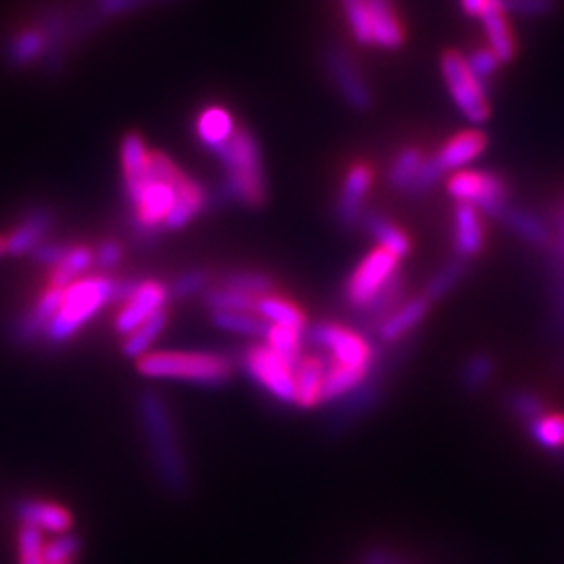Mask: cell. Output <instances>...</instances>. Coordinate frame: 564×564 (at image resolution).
I'll use <instances>...</instances> for the list:
<instances>
[{
    "mask_svg": "<svg viewBox=\"0 0 564 564\" xmlns=\"http://www.w3.org/2000/svg\"><path fill=\"white\" fill-rule=\"evenodd\" d=\"M487 147V137L481 130H464L452 137L444 147L433 155V162L442 174L460 172L464 165L479 160Z\"/></svg>",
    "mask_w": 564,
    "mask_h": 564,
    "instance_id": "obj_14",
    "label": "cell"
},
{
    "mask_svg": "<svg viewBox=\"0 0 564 564\" xmlns=\"http://www.w3.org/2000/svg\"><path fill=\"white\" fill-rule=\"evenodd\" d=\"M506 15L508 13L505 11L502 0H494L489 11L481 18L487 34V48L500 59V63H510L517 57V42Z\"/></svg>",
    "mask_w": 564,
    "mask_h": 564,
    "instance_id": "obj_24",
    "label": "cell"
},
{
    "mask_svg": "<svg viewBox=\"0 0 564 564\" xmlns=\"http://www.w3.org/2000/svg\"><path fill=\"white\" fill-rule=\"evenodd\" d=\"M454 253L460 260L477 258L485 247V228L481 212L473 205L456 203L454 209Z\"/></svg>",
    "mask_w": 564,
    "mask_h": 564,
    "instance_id": "obj_15",
    "label": "cell"
},
{
    "mask_svg": "<svg viewBox=\"0 0 564 564\" xmlns=\"http://www.w3.org/2000/svg\"><path fill=\"white\" fill-rule=\"evenodd\" d=\"M207 202H209V197L202 184L184 176V181L176 188V202H174V207H172L163 228L181 230L184 226H188L202 214Z\"/></svg>",
    "mask_w": 564,
    "mask_h": 564,
    "instance_id": "obj_25",
    "label": "cell"
},
{
    "mask_svg": "<svg viewBox=\"0 0 564 564\" xmlns=\"http://www.w3.org/2000/svg\"><path fill=\"white\" fill-rule=\"evenodd\" d=\"M498 220H502L514 235H519L523 241L531 242L533 247H545L552 241L550 228L540 216L512 203H508L498 214Z\"/></svg>",
    "mask_w": 564,
    "mask_h": 564,
    "instance_id": "obj_27",
    "label": "cell"
},
{
    "mask_svg": "<svg viewBox=\"0 0 564 564\" xmlns=\"http://www.w3.org/2000/svg\"><path fill=\"white\" fill-rule=\"evenodd\" d=\"M466 63H468L470 72H473L479 80L484 82L485 86H487V82L496 76L498 67L502 65L500 59H498L489 48H477V51H473V53L466 57Z\"/></svg>",
    "mask_w": 564,
    "mask_h": 564,
    "instance_id": "obj_45",
    "label": "cell"
},
{
    "mask_svg": "<svg viewBox=\"0 0 564 564\" xmlns=\"http://www.w3.org/2000/svg\"><path fill=\"white\" fill-rule=\"evenodd\" d=\"M224 284L232 286L237 291H242L247 295L262 297V295H268L272 291L274 279L265 272H258V270H239V272L228 274Z\"/></svg>",
    "mask_w": 564,
    "mask_h": 564,
    "instance_id": "obj_40",
    "label": "cell"
},
{
    "mask_svg": "<svg viewBox=\"0 0 564 564\" xmlns=\"http://www.w3.org/2000/svg\"><path fill=\"white\" fill-rule=\"evenodd\" d=\"M253 295H247L242 291H237L232 286H218V289H209L205 291V305L212 312H253L256 307Z\"/></svg>",
    "mask_w": 564,
    "mask_h": 564,
    "instance_id": "obj_36",
    "label": "cell"
},
{
    "mask_svg": "<svg viewBox=\"0 0 564 564\" xmlns=\"http://www.w3.org/2000/svg\"><path fill=\"white\" fill-rule=\"evenodd\" d=\"M170 323L167 318V312L162 310L158 312L155 316H151L147 323H142L134 333L126 335V341H123V356L128 358H137L141 360L142 356H147L151 351V347L155 345V341L162 337L165 326Z\"/></svg>",
    "mask_w": 564,
    "mask_h": 564,
    "instance_id": "obj_30",
    "label": "cell"
},
{
    "mask_svg": "<svg viewBox=\"0 0 564 564\" xmlns=\"http://www.w3.org/2000/svg\"><path fill=\"white\" fill-rule=\"evenodd\" d=\"M466 274H468V262L466 260L458 258L454 262L445 263L444 268L426 284L424 297L431 303L442 300L452 289H456L464 281Z\"/></svg>",
    "mask_w": 564,
    "mask_h": 564,
    "instance_id": "obj_37",
    "label": "cell"
},
{
    "mask_svg": "<svg viewBox=\"0 0 564 564\" xmlns=\"http://www.w3.org/2000/svg\"><path fill=\"white\" fill-rule=\"evenodd\" d=\"M195 130L203 147L218 155L224 147L232 141L239 128L228 109L214 105V107H205L199 113V118L195 121Z\"/></svg>",
    "mask_w": 564,
    "mask_h": 564,
    "instance_id": "obj_21",
    "label": "cell"
},
{
    "mask_svg": "<svg viewBox=\"0 0 564 564\" xmlns=\"http://www.w3.org/2000/svg\"><path fill=\"white\" fill-rule=\"evenodd\" d=\"M424 162H426V155L416 147L402 149L393 158V162L389 165V172H387V181L391 184V188L410 193V188L414 186V182L423 170Z\"/></svg>",
    "mask_w": 564,
    "mask_h": 564,
    "instance_id": "obj_29",
    "label": "cell"
},
{
    "mask_svg": "<svg viewBox=\"0 0 564 564\" xmlns=\"http://www.w3.org/2000/svg\"><path fill=\"white\" fill-rule=\"evenodd\" d=\"M151 172L153 178L132 199L137 228L147 235L165 226V220L176 202V188L186 176L176 163L160 151L151 153Z\"/></svg>",
    "mask_w": 564,
    "mask_h": 564,
    "instance_id": "obj_5",
    "label": "cell"
},
{
    "mask_svg": "<svg viewBox=\"0 0 564 564\" xmlns=\"http://www.w3.org/2000/svg\"><path fill=\"white\" fill-rule=\"evenodd\" d=\"M147 2H153V0H99L97 9H99V13H102V15H118V13H123V11L142 7Z\"/></svg>",
    "mask_w": 564,
    "mask_h": 564,
    "instance_id": "obj_48",
    "label": "cell"
},
{
    "mask_svg": "<svg viewBox=\"0 0 564 564\" xmlns=\"http://www.w3.org/2000/svg\"><path fill=\"white\" fill-rule=\"evenodd\" d=\"M69 249L72 247L65 245V242H42L32 251V256L41 265H53L55 268L57 263L63 262V258L67 256Z\"/></svg>",
    "mask_w": 564,
    "mask_h": 564,
    "instance_id": "obj_47",
    "label": "cell"
},
{
    "mask_svg": "<svg viewBox=\"0 0 564 564\" xmlns=\"http://www.w3.org/2000/svg\"><path fill=\"white\" fill-rule=\"evenodd\" d=\"M368 7L372 46L383 51H398L405 41V34L393 0H368Z\"/></svg>",
    "mask_w": 564,
    "mask_h": 564,
    "instance_id": "obj_17",
    "label": "cell"
},
{
    "mask_svg": "<svg viewBox=\"0 0 564 564\" xmlns=\"http://www.w3.org/2000/svg\"><path fill=\"white\" fill-rule=\"evenodd\" d=\"M242 368L276 402L295 403V366L282 360L272 347L265 343L247 347L242 354Z\"/></svg>",
    "mask_w": 564,
    "mask_h": 564,
    "instance_id": "obj_8",
    "label": "cell"
},
{
    "mask_svg": "<svg viewBox=\"0 0 564 564\" xmlns=\"http://www.w3.org/2000/svg\"><path fill=\"white\" fill-rule=\"evenodd\" d=\"M165 302H167V289L162 282H139L134 293L123 302V307L116 318V328L121 335L134 333L142 323H147L151 316L162 312Z\"/></svg>",
    "mask_w": 564,
    "mask_h": 564,
    "instance_id": "obj_13",
    "label": "cell"
},
{
    "mask_svg": "<svg viewBox=\"0 0 564 564\" xmlns=\"http://www.w3.org/2000/svg\"><path fill=\"white\" fill-rule=\"evenodd\" d=\"M491 4H494V0H460L464 13L468 18H479V20L489 11Z\"/></svg>",
    "mask_w": 564,
    "mask_h": 564,
    "instance_id": "obj_50",
    "label": "cell"
},
{
    "mask_svg": "<svg viewBox=\"0 0 564 564\" xmlns=\"http://www.w3.org/2000/svg\"><path fill=\"white\" fill-rule=\"evenodd\" d=\"M95 262V253L78 245V247H72L67 251V256L63 258V262L57 263L53 268V274H51V286H57V289H67L72 282L78 281L84 276V272H88V268Z\"/></svg>",
    "mask_w": 564,
    "mask_h": 564,
    "instance_id": "obj_33",
    "label": "cell"
},
{
    "mask_svg": "<svg viewBox=\"0 0 564 564\" xmlns=\"http://www.w3.org/2000/svg\"><path fill=\"white\" fill-rule=\"evenodd\" d=\"M2 253H7V245H4V239L0 237V256H2Z\"/></svg>",
    "mask_w": 564,
    "mask_h": 564,
    "instance_id": "obj_51",
    "label": "cell"
},
{
    "mask_svg": "<svg viewBox=\"0 0 564 564\" xmlns=\"http://www.w3.org/2000/svg\"><path fill=\"white\" fill-rule=\"evenodd\" d=\"M343 9V18L349 25V32L354 41L362 46H372L370 36V7L368 0H339Z\"/></svg>",
    "mask_w": 564,
    "mask_h": 564,
    "instance_id": "obj_38",
    "label": "cell"
},
{
    "mask_svg": "<svg viewBox=\"0 0 564 564\" xmlns=\"http://www.w3.org/2000/svg\"><path fill=\"white\" fill-rule=\"evenodd\" d=\"M253 314L260 316L263 323L281 324V326H291V328H305V312L300 305H295L279 295H262L256 300Z\"/></svg>",
    "mask_w": 564,
    "mask_h": 564,
    "instance_id": "obj_28",
    "label": "cell"
},
{
    "mask_svg": "<svg viewBox=\"0 0 564 564\" xmlns=\"http://www.w3.org/2000/svg\"><path fill=\"white\" fill-rule=\"evenodd\" d=\"M109 302H116V281L107 276H90L72 282L63 291V302L46 326L44 337L51 343L69 341Z\"/></svg>",
    "mask_w": 564,
    "mask_h": 564,
    "instance_id": "obj_4",
    "label": "cell"
},
{
    "mask_svg": "<svg viewBox=\"0 0 564 564\" xmlns=\"http://www.w3.org/2000/svg\"><path fill=\"white\" fill-rule=\"evenodd\" d=\"M53 223H55V218H53V212H51V209H44V207L34 209V212L28 214V216L18 224V228L4 239L7 253H11V256L32 253L39 245H42Z\"/></svg>",
    "mask_w": 564,
    "mask_h": 564,
    "instance_id": "obj_22",
    "label": "cell"
},
{
    "mask_svg": "<svg viewBox=\"0 0 564 564\" xmlns=\"http://www.w3.org/2000/svg\"><path fill=\"white\" fill-rule=\"evenodd\" d=\"M15 517L21 524L36 527L42 533L61 535L72 529V514L63 506L42 500H20L15 506Z\"/></svg>",
    "mask_w": 564,
    "mask_h": 564,
    "instance_id": "obj_20",
    "label": "cell"
},
{
    "mask_svg": "<svg viewBox=\"0 0 564 564\" xmlns=\"http://www.w3.org/2000/svg\"><path fill=\"white\" fill-rule=\"evenodd\" d=\"M212 323L226 333L245 337H263L268 323L249 312H212Z\"/></svg>",
    "mask_w": 564,
    "mask_h": 564,
    "instance_id": "obj_34",
    "label": "cell"
},
{
    "mask_svg": "<svg viewBox=\"0 0 564 564\" xmlns=\"http://www.w3.org/2000/svg\"><path fill=\"white\" fill-rule=\"evenodd\" d=\"M324 65L345 105L358 113H366L372 107V90L349 53L339 46H330L324 53Z\"/></svg>",
    "mask_w": 564,
    "mask_h": 564,
    "instance_id": "obj_11",
    "label": "cell"
},
{
    "mask_svg": "<svg viewBox=\"0 0 564 564\" xmlns=\"http://www.w3.org/2000/svg\"><path fill=\"white\" fill-rule=\"evenodd\" d=\"M324 375L326 360L316 354H303L295 364V405L312 410L323 403Z\"/></svg>",
    "mask_w": 564,
    "mask_h": 564,
    "instance_id": "obj_18",
    "label": "cell"
},
{
    "mask_svg": "<svg viewBox=\"0 0 564 564\" xmlns=\"http://www.w3.org/2000/svg\"><path fill=\"white\" fill-rule=\"evenodd\" d=\"M400 272V260L381 247L366 253L343 284V300L356 312H366L384 286Z\"/></svg>",
    "mask_w": 564,
    "mask_h": 564,
    "instance_id": "obj_6",
    "label": "cell"
},
{
    "mask_svg": "<svg viewBox=\"0 0 564 564\" xmlns=\"http://www.w3.org/2000/svg\"><path fill=\"white\" fill-rule=\"evenodd\" d=\"M310 341L330 354V362L372 370L375 349L366 337L341 324L321 323L310 330Z\"/></svg>",
    "mask_w": 564,
    "mask_h": 564,
    "instance_id": "obj_10",
    "label": "cell"
},
{
    "mask_svg": "<svg viewBox=\"0 0 564 564\" xmlns=\"http://www.w3.org/2000/svg\"><path fill=\"white\" fill-rule=\"evenodd\" d=\"M496 372V362L489 354H475L464 364L460 372V383L466 391H479L491 381Z\"/></svg>",
    "mask_w": 564,
    "mask_h": 564,
    "instance_id": "obj_39",
    "label": "cell"
},
{
    "mask_svg": "<svg viewBox=\"0 0 564 564\" xmlns=\"http://www.w3.org/2000/svg\"><path fill=\"white\" fill-rule=\"evenodd\" d=\"M366 232L379 242V247L393 253L398 260L405 258L412 251V241L395 223H391L381 212H366L364 216Z\"/></svg>",
    "mask_w": 564,
    "mask_h": 564,
    "instance_id": "obj_26",
    "label": "cell"
},
{
    "mask_svg": "<svg viewBox=\"0 0 564 564\" xmlns=\"http://www.w3.org/2000/svg\"><path fill=\"white\" fill-rule=\"evenodd\" d=\"M46 48V36L42 30L30 28L20 32L7 46V57L13 65H28L39 59Z\"/></svg>",
    "mask_w": 564,
    "mask_h": 564,
    "instance_id": "obj_35",
    "label": "cell"
},
{
    "mask_svg": "<svg viewBox=\"0 0 564 564\" xmlns=\"http://www.w3.org/2000/svg\"><path fill=\"white\" fill-rule=\"evenodd\" d=\"M372 181H375V174L366 163H356L347 170L341 191H339L337 207H335L337 220L345 228H356L358 224H362L364 216L368 212L366 202L372 188Z\"/></svg>",
    "mask_w": 564,
    "mask_h": 564,
    "instance_id": "obj_12",
    "label": "cell"
},
{
    "mask_svg": "<svg viewBox=\"0 0 564 564\" xmlns=\"http://www.w3.org/2000/svg\"><path fill=\"white\" fill-rule=\"evenodd\" d=\"M63 291L65 289H57V286H48L42 297H39L36 305L21 318L20 323L15 324L13 328V337L15 343L20 345H28L34 341L36 337L44 335L46 326L53 321V316L57 314L61 302H63Z\"/></svg>",
    "mask_w": 564,
    "mask_h": 564,
    "instance_id": "obj_19",
    "label": "cell"
},
{
    "mask_svg": "<svg viewBox=\"0 0 564 564\" xmlns=\"http://www.w3.org/2000/svg\"><path fill=\"white\" fill-rule=\"evenodd\" d=\"M207 284H209V274L205 270H191L174 281L170 293L176 300H184V297L203 293L207 289Z\"/></svg>",
    "mask_w": 564,
    "mask_h": 564,
    "instance_id": "obj_44",
    "label": "cell"
},
{
    "mask_svg": "<svg viewBox=\"0 0 564 564\" xmlns=\"http://www.w3.org/2000/svg\"><path fill=\"white\" fill-rule=\"evenodd\" d=\"M139 372L147 379L223 387L232 377V360L207 351H149L139 360Z\"/></svg>",
    "mask_w": 564,
    "mask_h": 564,
    "instance_id": "obj_3",
    "label": "cell"
},
{
    "mask_svg": "<svg viewBox=\"0 0 564 564\" xmlns=\"http://www.w3.org/2000/svg\"><path fill=\"white\" fill-rule=\"evenodd\" d=\"M262 339L268 347H272L282 360H286L291 366H295L302 360L303 330H300V328L281 326V324H268Z\"/></svg>",
    "mask_w": 564,
    "mask_h": 564,
    "instance_id": "obj_32",
    "label": "cell"
},
{
    "mask_svg": "<svg viewBox=\"0 0 564 564\" xmlns=\"http://www.w3.org/2000/svg\"><path fill=\"white\" fill-rule=\"evenodd\" d=\"M442 76L452 101L466 120L473 123L489 120L491 107L487 99V86L470 72L463 53L445 51L442 55Z\"/></svg>",
    "mask_w": 564,
    "mask_h": 564,
    "instance_id": "obj_7",
    "label": "cell"
},
{
    "mask_svg": "<svg viewBox=\"0 0 564 564\" xmlns=\"http://www.w3.org/2000/svg\"><path fill=\"white\" fill-rule=\"evenodd\" d=\"M80 552V540L74 533H61L51 544L44 545L46 564H72Z\"/></svg>",
    "mask_w": 564,
    "mask_h": 564,
    "instance_id": "obj_42",
    "label": "cell"
},
{
    "mask_svg": "<svg viewBox=\"0 0 564 564\" xmlns=\"http://www.w3.org/2000/svg\"><path fill=\"white\" fill-rule=\"evenodd\" d=\"M18 542H20V564H46L41 529L21 524Z\"/></svg>",
    "mask_w": 564,
    "mask_h": 564,
    "instance_id": "obj_43",
    "label": "cell"
},
{
    "mask_svg": "<svg viewBox=\"0 0 564 564\" xmlns=\"http://www.w3.org/2000/svg\"><path fill=\"white\" fill-rule=\"evenodd\" d=\"M139 419L153 468L165 491L178 498L186 496L191 489V473L170 405L160 393L142 391L139 398Z\"/></svg>",
    "mask_w": 564,
    "mask_h": 564,
    "instance_id": "obj_1",
    "label": "cell"
},
{
    "mask_svg": "<svg viewBox=\"0 0 564 564\" xmlns=\"http://www.w3.org/2000/svg\"><path fill=\"white\" fill-rule=\"evenodd\" d=\"M447 193L456 203H466L498 218V214L510 203L506 182L491 172L460 170L447 178Z\"/></svg>",
    "mask_w": 564,
    "mask_h": 564,
    "instance_id": "obj_9",
    "label": "cell"
},
{
    "mask_svg": "<svg viewBox=\"0 0 564 564\" xmlns=\"http://www.w3.org/2000/svg\"><path fill=\"white\" fill-rule=\"evenodd\" d=\"M121 170L128 199L132 202L142 188L153 178L151 172V153L139 134L130 132L121 141Z\"/></svg>",
    "mask_w": 564,
    "mask_h": 564,
    "instance_id": "obj_16",
    "label": "cell"
},
{
    "mask_svg": "<svg viewBox=\"0 0 564 564\" xmlns=\"http://www.w3.org/2000/svg\"><path fill=\"white\" fill-rule=\"evenodd\" d=\"M97 260L102 268H113L121 260V247L116 241H105L99 251H97Z\"/></svg>",
    "mask_w": 564,
    "mask_h": 564,
    "instance_id": "obj_49",
    "label": "cell"
},
{
    "mask_svg": "<svg viewBox=\"0 0 564 564\" xmlns=\"http://www.w3.org/2000/svg\"><path fill=\"white\" fill-rule=\"evenodd\" d=\"M431 310V302L421 295L398 305L383 323L379 324V339L383 343L402 341L419 324L423 323Z\"/></svg>",
    "mask_w": 564,
    "mask_h": 564,
    "instance_id": "obj_23",
    "label": "cell"
},
{
    "mask_svg": "<svg viewBox=\"0 0 564 564\" xmlns=\"http://www.w3.org/2000/svg\"><path fill=\"white\" fill-rule=\"evenodd\" d=\"M527 433L533 444L545 452H563L564 449V414L563 412H547L533 423L527 424Z\"/></svg>",
    "mask_w": 564,
    "mask_h": 564,
    "instance_id": "obj_31",
    "label": "cell"
},
{
    "mask_svg": "<svg viewBox=\"0 0 564 564\" xmlns=\"http://www.w3.org/2000/svg\"><path fill=\"white\" fill-rule=\"evenodd\" d=\"M508 408L512 414H517L524 424L533 423L535 419H540L545 412V403L542 398H538L531 391L524 389H514L508 395Z\"/></svg>",
    "mask_w": 564,
    "mask_h": 564,
    "instance_id": "obj_41",
    "label": "cell"
},
{
    "mask_svg": "<svg viewBox=\"0 0 564 564\" xmlns=\"http://www.w3.org/2000/svg\"><path fill=\"white\" fill-rule=\"evenodd\" d=\"M218 158L224 167V197L245 207H262L268 191L262 149L256 134L247 128H239Z\"/></svg>",
    "mask_w": 564,
    "mask_h": 564,
    "instance_id": "obj_2",
    "label": "cell"
},
{
    "mask_svg": "<svg viewBox=\"0 0 564 564\" xmlns=\"http://www.w3.org/2000/svg\"><path fill=\"white\" fill-rule=\"evenodd\" d=\"M506 13L538 18L552 9V0H502Z\"/></svg>",
    "mask_w": 564,
    "mask_h": 564,
    "instance_id": "obj_46",
    "label": "cell"
}]
</instances>
